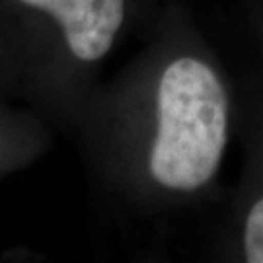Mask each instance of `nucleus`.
<instances>
[{
  "instance_id": "3",
  "label": "nucleus",
  "mask_w": 263,
  "mask_h": 263,
  "mask_svg": "<svg viewBox=\"0 0 263 263\" xmlns=\"http://www.w3.org/2000/svg\"><path fill=\"white\" fill-rule=\"evenodd\" d=\"M240 254L250 263H263V193L246 209L240 224Z\"/></svg>"
},
{
  "instance_id": "1",
  "label": "nucleus",
  "mask_w": 263,
  "mask_h": 263,
  "mask_svg": "<svg viewBox=\"0 0 263 263\" xmlns=\"http://www.w3.org/2000/svg\"><path fill=\"white\" fill-rule=\"evenodd\" d=\"M86 121L109 181L139 197H189L207 189L230 137V94L222 74L191 49L133 70L113 96H92Z\"/></svg>"
},
{
  "instance_id": "2",
  "label": "nucleus",
  "mask_w": 263,
  "mask_h": 263,
  "mask_svg": "<svg viewBox=\"0 0 263 263\" xmlns=\"http://www.w3.org/2000/svg\"><path fill=\"white\" fill-rule=\"evenodd\" d=\"M131 0H0V92L78 119Z\"/></svg>"
}]
</instances>
